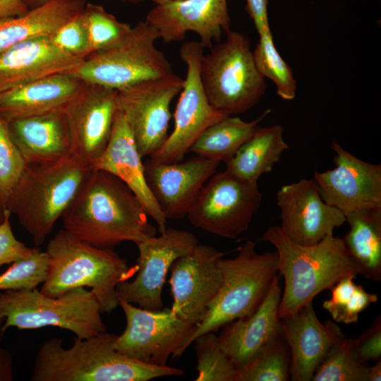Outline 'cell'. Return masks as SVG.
I'll use <instances>...</instances> for the list:
<instances>
[{
  "mask_svg": "<svg viewBox=\"0 0 381 381\" xmlns=\"http://www.w3.org/2000/svg\"><path fill=\"white\" fill-rule=\"evenodd\" d=\"M148 214L133 191L119 179L92 169L62 214L64 229L99 248L112 249L124 241L135 245L157 235Z\"/></svg>",
  "mask_w": 381,
  "mask_h": 381,
  "instance_id": "obj_1",
  "label": "cell"
},
{
  "mask_svg": "<svg viewBox=\"0 0 381 381\" xmlns=\"http://www.w3.org/2000/svg\"><path fill=\"white\" fill-rule=\"evenodd\" d=\"M117 335L106 331L89 338L75 337L70 348L62 339L54 337L44 342L36 355L32 381H147L182 375L174 367L139 362L117 351Z\"/></svg>",
  "mask_w": 381,
  "mask_h": 381,
  "instance_id": "obj_2",
  "label": "cell"
},
{
  "mask_svg": "<svg viewBox=\"0 0 381 381\" xmlns=\"http://www.w3.org/2000/svg\"><path fill=\"white\" fill-rule=\"evenodd\" d=\"M261 240L276 248L278 272L284 279L278 309L281 320L296 313L342 278L361 274L340 237L329 236L315 244L303 246L289 239L279 226H272Z\"/></svg>",
  "mask_w": 381,
  "mask_h": 381,
  "instance_id": "obj_3",
  "label": "cell"
},
{
  "mask_svg": "<svg viewBox=\"0 0 381 381\" xmlns=\"http://www.w3.org/2000/svg\"><path fill=\"white\" fill-rule=\"evenodd\" d=\"M49 259L47 277L40 290L58 296L71 289L90 288L102 313L119 306L117 285L129 280L138 271L112 249L99 248L60 229L49 240L45 251Z\"/></svg>",
  "mask_w": 381,
  "mask_h": 381,
  "instance_id": "obj_4",
  "label": "cell"
},
{
  "mask_svg": "<svg viewBox=\"0 0 381 381\" xmlns=\"http://www.w3.org/2000/svg\"><path fill=\"white\" fill-rule=\"evenodd\" d=\"M92 169L72 154L54 162L27 164L6 210L16 216L35 246L44 242Z\"/></svg>",
  "mask_w": 381,
  "mask_h": 381,
  "instance_id": "obj_5",
  "label": "cell"
},
{
  "mask_svg": "<svg viewBox=\"0 0 381 381\" xmlns=\"http://www.w3.org/2000/svg\"><path fill=\"white\" fill-rule=\"evenodd\" d=\"M277 258L276 251L258 253L255 243L250 240L239 246L235 258H221L218 265L222 284L197 325L190 345L202 334L216 332L226 324L253 314L277 275Z\"/></svg>",
  "mask_w": 381,
  "mask_h": 381,
  "instance_id": "obj_6",
  "label": "cell"
},
{
  "mask_svg": "<svg viewBox=\"0 0 381 381\" xmlns=\"http://www.w3.org/2000/svg\"><path fill=\"white\" fill-rule=\"evenodd\" d=\"M0 310L5 317L1 333L12 327L20 329L55 327L85 339L106 331L99 304L85 287L58 296H47L37 289L4 291L0 293Z\"/></svg>",
  "mask_w": 381,
  "mask_h": 381,
  "instance_id": "obj_7",
  "label": "cell"
},
{
  "mask_svg": "<svg viewBox=\"0 0 381 381\" xmlns=\"http://www.w3.org/2000/svg\"><path fill=\"white\" fill-rule=\"evenodd\" d=\"M203 55L200 66L201 83L210 104L218 111L234 115L244 113L260 101L267 90L243 34L234 30Z\"/></svg>",
  "mask_w": 381,
  "mask_h": 381,
  "instance_id": "obj_8",
  "label": "cell"
},
{
  "mask_svg": "<svg viewBox=\"0 0 381 381\" xmlns=\"http://www.w3.org/2000/svg\"><path fill=\"white\" fill-rule=\"evenodd\" d=\"M157 30L140 21L118 44L87 56L71 74L85 83L120 90L141 81L174 73L157 49Z\"/></svg>",
  "mask_w": 381,
  "mask_h": 381,
  "instance_id": "obj_9",
  "label": "cell"
},
{
  "mask_svg": "<svg viewBox=\"0 0 381 381\" xmlns=\"http://www.w3.org/2000/svg\"><path fill=\"white\" fill-rule=\"evenodd\" d=\"M126 326L117 335V351L131 359L167 365L169 357H180L190 346L196 325L177 317L169 309L150 310L119 299Z\"/></svg>",
  "mask_w": 381,
  "mask_h": 381,
  "instance_id": "obj_10",
  "label": "cell"
},
{
  "mask_svg": "<svg viewBox=\"0 0 381 381\" xmlns=\"http://www.w3.org/2000/svg\"><path fill=\"white\" fill-rule=\"evenodd\" d=\"M261 200L258 183L225 169L205 184L187 217L192 225L206 232L236 238L248 231Z\"/></svg>",
  "mask_w": 381,
  "mask_h": 381,
  "instance_id": "obj_11",
  "label": "cell"
},
{
  "mask_svg": "<svg viewBox=\"0 0 381 381\" xmlns=\"http://www.w3.org/2000/svg\"><path fill=\"white\" fill-rule=\"evenodd\" d=\"M183 79L171 75L148 79L117 90V107L123 115L142 157H150L164 145L172 100L183 88Z\"/></svg>",
  "mask_w": 381,
  "mask_h": 381,
  "instance_id": "obj_12",
  "label": "cell"
},
{
  "mask_svg": "<svg viewBox=\"0 0 381 381\" xmlns=\"http://www.w3.org/2000/svg\"><path fill=\"white\" fill-rule=\"evenodd\" d=\"M204 49L199 41H188L180 47L179 56L186 66V76L174 114V130L163 147L150 157L155 162L183 161L200 135L208 126L228 116L210 104L203 90L200 66Z\"/></svg>",
  "mask_w": 381,
  "mask_h": 381,
  "instance_id": "obj_13",
  "label": "cell"
},
{
  "mask_svg": "<svg viewBox=\"0 0 381 381\" xmlns=\"http://www.w3.org/2000/svg\"><path fill=\"white\" fill-rule=\"evenodd\" d=\"M198 243L193 233L167 227L160 235L136 244L139 254L137 274L132 281L117 285L119 299L150 310L163 309L162 290L171 265Z\"/></svg>",
  "mask_w": 381,
  "mask_h": 381,
  "instance_id": "obj_14",
  "label": "cell"
},
{
  "mask_svg": "<svg viewBox=\"0 0 381 381\" xmlns=\"http://www.w3.org/2000/svg\"><path fill=\"white\" fill-rule=\"evenodd\" d=\"M117 90L83 83L64 109L72 155L92 164L109 141L118 111Z\"/></svg>",
  "mask_w": 381,
  "mask_h": 381,
  "instance_id": "obj_15",
  "label": "cell"
},
{
  "mask_svg": "<svg viewBox=\"0 0 381 381\" xmlns=\"http://www.w3.org/2000/svg\"><path fill=\"white\" fill-rule=\"evenodd\" d=\"M335 168L315 171L313 179L322 199L344 215L381 208V165L366 162L332 141Z\"/></svg>",
  "mask_w": 381,
  "mask_h": 381,
  "instance_id": "obj_16",
  "label": "cell"
},
{
  "mask_svg": "<svg viewBox=\"0 0 381 381\" xmlns=\"http://www.w3.org/2000/svg\"><path fill=\"white\" fill-rule=\"evenodd\" d=\"M223 256L215 248L198 243L174 261L170 269V309L180 319L196 326L202 320L222 284L218 262Z\"/></svg>",
  "mask_w": 381,
  "mask_h": 381,
  "instance_id": "obj_17",
  "label": "cell"
},
{
  "mask_svg": "<svg viewBox=\"0 0 381 381\" xmlns=\"http://www.w3.org/2000/svg\"><path fill=\"white\" fill-rule=\"evenodd\" d=\"M283 232L294 243L310 246L346 222L345 215L321 198L315 179H302L282 186L276 195Z\"/></svg>",
  "mask_w": 381,
  "mask_h": 381,
  "instance_id": "obj_18",
  "label": "cell"
},
{
  "mask_svg": "<svg viewBox=\"0 0 381 381\" xmlns=\"http://www.w3.org/2000/svg\"><path fill=\"white\" fill-rule=\"evenodd\" d=\"M145 21L166 43L181 42L187 32H193L208 49L231 30L227 0H171L153 7Z\"/></svg>",
  "mask_w": 381,
  "mask_h": 381,
  "instance_id": "obj_19",
  "label": "cell"
},
{
  "mask_svg": "<svg viewBox=\"0 0 381 381\" xmlns=\"http://www.w3.org/2000/svg\"><path fill=\"white\" fill-rule=\"evenodd\" d=\"M220 162L196 156L186 161L144 164L147 185L167 219L187 214Z\"/></svg>",
  "mask_w": 381,
  "mask_h": 381,
  "instance_id": "obj_20",
  "label": "cell"
},
{
  "mask_svg": "<svg viewBox=\"0 0 381 381\" xmlns=\"http://www.w3.org/2000/svg\"><path fill=\"white\" fill-rule=\"evenodd\" d=\"M131 131L118 110L109 141L101 156L92 164L93 169L107 171L122 181L135 195L148 216L162 233L167 218L155 200L145 179V167Z\"/></svg>",
  "mask_w": 381,
  "mask_h": 381,
  "instance_id": "obj_21",
  "label": "cell"
},
{
  "mask_svg": "<svg viewBox=\"0 0 381 381\" xmlns=\"http://www.w3.org/2000/svg\"><path fill=\"white\" fill-rule=\"evenodd\" d=\"M85 58L59 49L51 36L28 40L0 54V93L59 73H70Z\"/></svg>",
  "mask_w": 381,
  "mask_h": 381,
  "instance_id": "obj_22",
  "label": "cell"
},
{
  "mask_svg": "<svg viewBox=\"0 0 381 381\" xmlns=\"http://www.w3.org/2000/svg\"><path fill=\"white\" fill-rule=\"evenodd\" d=\"M282 320L291 351L292 381H311L329 350L346 336L334 322L322 324L310 302Z\"/></svg>",
  "mask_w": 381,
  "mask_h": 381,
  "instance_id": "obj_23",
  "label": "cell"
},
{
  "mask_svg": "<svg viewBox=\"0 0 381 381\" xmlns=\"http://www.w3.org/2000/svg\"><path fill=\"white\" fill-rule=\"evenodd\" d=\"M282 296L278 274L256 310L224 325L218 336L224 352L237 370L255 356L282 328L278 317Z\"/></svg>",
  "mask_w": 381,
  "mask_h": 381,
  "instance_id": "obj_24",
  "label": "cell"
},
{
  "mask_svg": "<svg viewBox=\"0 0 381 381\" xmlns=\"http://www.w3.org/2000/svg\"><path fill=\"white\" fill-rule=\"evenodd\" d=\"M7 123L13 140L28 164L54 162L72 154L64 111L14 119Z\"/></svg>",
  "mask_w": 381,
  "mask_h": 381,
  "instance_id": "obj_25",
  "label": "cell"
},
{
  "mask_svg": "<svg viewBox=\"0 0 381 381\" xmlns=\"http://www.w3.org/2000/svg\"><path fill=\"white\" fill-rule=\"evenodd\" d=\"M83 81L59 73L0 93V116L5 120L64 111Z\"/></svg>",
  "mask_w": 381,
  "mask_h": 381,
  "instance_id": "obj_26",
  "label": "cell"
},
{
  "mask_svg": "<svg viewBox=\"0 0 381 381\" xmlns=\"http://www.w3.org/2000/svg\"><path fill=\"white\" fill-rule=\"evenodd\" d=\"M85 5V0H51L22 16L0 19V54L24 41L52 36Z\"/></svg>",
  "mask_w": 381,
  "mask_h": 381,
  "instance_id": "obj_27",
  "label": "cell"
},
{
  "mask_svg": "<svg viewBox=\"0 0 381 381\" xmlns=\"http://www.w3.org/2000/svg\"><path fill=\"white\" fill-rule=\"evenodd\" d=\"M281 125L258 126L233 157L226 169L246 181L258 183L264 174L272 171L282 154L289 148Z\"/></svg>",
  "mask_w": 381,
  "mask_h": 381,
  "instance_id": "obj_28",
  "label": "cell"
},
{
  "mask_svg": "<svg viewBox=\"0 0 381 381\" xmlns=\"http://www.w3.org/2000/svg\"><path fill=\"white\" fill-rule=\"evenodd\" d=\"M349 231L342 238L364 277L381 280V208L365 209L345 215Z\"/></svg>",
  "mask_w": 381,
  "mask_h": 381,
  "instance_id": "obj_29",
  "label": "cell"
},
{
  "mask_svg": "<svg viewBox=\"0 0 381 381\" xmlns=\"http://www.w3.org/2000/svg\"><path fill=\"white\" fill-rule=\"evenodd\" d=\"M271 110L267 109L251 121L228 115L208 126L190 147L196 156L227 162L253 134Z\"/></svg>",
  "mask_w": 381,
  "mask_h": 381,
  "instance_id": "obj_30",
  "label": "cell"
},
{
  "mask_svg": "<svg viewBox=\"0 0 381 381\" xmlns=\"http://www.w3.org/2000/svg\"><path fill=\"white\" fill-rule=\"evenodd\" d=\"M291 351L283 326L250 361L237 370L236 381H289Z\"/></svg>",
  "mask_w": 381,
  "mask_h": 381,
  "instance_id": "obj_31",
  "label": "cell"
},
{
  "mask_svg": "<svg viewBox=\"0 0 381 381\" xmlns=\"http://www.w3.org/2000/svg\"><path fill=\"white\" fill-rule=\"evenodd\" d=\"M368 365L357 355L352 338H343L327 352L311 381H368Z\"/></svg>",
  "mask_w": 381,
  "mask_h": 381,
  "instance_id": "obj_32",
  "label": "cell"
},
{
  "mask_svg": "<svg viewBox=\"0 0 381 381\" xmlns=\"http://www.w3.org/2000/svg\"><path fill=\"white\" fill-rule=\"evenodd\" d=\"M253 54L259 73L274 83L277 94L284 100H293L296 97L297 83L292 69L277 50L270 28L259 34V41Z\"/></svg>",
  "mask_w": 381,
  "mask_h": 381,
  "instance_id": "obj_33",
  "label": "cell"
},
{
  "mask_svg": "<svg viewBox=\"0 0 381 381\" xmlns=\"http://www.w3.org/2000/svg\"><path fill=\"white\" fill-rule=\"evenodd\" d=\"M356 277L347 276L329 289L331 296L322 303L336 322H357L359 314L377 301L376 294L367 292L362 286L354 283Z\"/></svg>",
  "mask_w": 381,
  "mask_h": 381,
  "instance_id": "obj_34",
  "label": "cell"
},
{
  "mask_svg": "<svg viewBox=\"0 0 381 381\" xmlns=\"http://www.w3.org/2000/svg\"><path fill=\"white\" fill-rule=\"evenodd\" d=\"M197 358L196 381H236L237 368L222 350L218 336L207 332L193 341Z\"/></svg>",
  "mask_w": 381,
  "mask_h": 381,
  "instance_id": "obj_35",
  "label": "cell"
},
{
  "mask_svg": "<svg viewBox=\"0 0 381 381\" xmlns=\"http://www.w3.org/2000/svg\"><path fill=\"white\" fill-rule=\"evenodd\" d=\"M82 13L92 52L118 44L131 30L128 24L118 20L101 5L87 4Z\"/></svg>",
  "mask_w": 381,
  "mask_h": 381,
  "instance_id": "obj_36",
  "label": "cell"
},
{
  "mask_svg": "<svg viewBox=\"0 0 381 381\" xmlns=\"http://www.w3.org/2000/svg\"><path fill=\"white\" fill-rule=\"evenodd\" d=\"M49 259L45 251L32 248L25 257L13 262L0 274V290H30L37 289L47 279Z\"/></svg>",
  "mask_w": 381,
  "mask_h": 381,
  "instance_id": "obj_37",
  "label": "cell"
},
{
  "mask_svg": "<svg viewBox=\"0 0 381 381\" xmlns=\"http://www.w3.org/2000/svg\"><path fill=\"white\" fill-rule=\"evenodd\" d=\"M27 162L13 140L7 121L0 116V200L4 209Z\"/></svg>",
  "mask_w": 381,
  "mask_h": 381,
  "instance_id": "obj_38",
  "label": "cell"
},
{
  "mask_svg": "<svg viewBox=\"0 0 381 381\" xmlns=\"http://www.w3.org/2000/svg\"><path fill=\"white\" fill-rule=\"evenodd\" d=\"M82 11L61 25L51 37L64 52L85 58L92 50Z\"/></svg>",
  "mask_w": 381,
  "mask_h": 381,
  "instance_id": "obj_39",
  "label": "cell"
},
{
  "mask_svg": "<svg viewBox=\"0 0 381 381\" xmlns=\"http://www.w3.org/2000/svg\"><path fill=\"white\" fill-rule=\"evenodd\" d=\"M10 217L11 213L6 210L4 219L0 224V267L27 256L32 250L14 236Z\"/></svg>",
  "mask_w": 381,
  "mask_h": 381,
  "instance_id": "obj_40",
  "label": "cell"
},
{
  "mask_svg": "<svg viewBox=\"0 0 381 381\" xmlns=\"http://www.w3.org/2000/svg\"><path fill=\"white\" fill-rule=\"evenodd\" d=\"M353 348L358 357L368 363L381 357V320L377 316L372 325L356 338H352Z\"/></svg>",
  "mask_w": 381,
  "mask_h": 381,
  "instance_id": "obj_41",
  "label": "cell"
},
{
  "mask_svg": "<svg viewBox=\"0 0 381 381\" xmlns=\"http://www.w3.org/2000/svg\"><path fill=\"white\" fill-rule=\"evenodd\" d=\"M268 0H246V9L253 20L258 35L270 28L267 16Z\"/></svg>",
  "mask_w": 381,
  "mask_h": 381,
  "instance_id": "obj_42",
  "label": "cell"
},
{
  "mask_svg": "<svg viewBox=\"0 0 381 381\" xmlns=\"http://www.w3.org/2000/svg\"><path fill=\"white\" fill-rule=\"evenodd\" d=\"M5 317L0 310V328ZM13 380V361L10 353L0 347V381H11Z\"/></svg>",
  "mask_w": 381,
  "mask_h": 381,
  "instance_id": "obj_43",
  "label": "cell"
},
{
  "mask_svg": "<svg viewBox=\"0 0 381 381\" xmlns=\"http://www.w3.org/2000/svg\"><path fill=\"white\" fill-rule=\"evenodd\" d=\"M29 10L22 0H0V19L22 16Z\"/></svg>",
  "mask_w": 381,
  "mask_h": 381,
  "instance_id": "obj_44",
  "label": "cell"
},
{
  "mask_svg": "<svg viewBox=\"0 0 381 381\" xmlns=\"http://www.w3.org/2000/svg\"><path fill=\"white\" fill-rule=\"evenodd\" d=\"M381 380V360L375 361V364L368 367V381Z\"/></svg>",
  "mask_w": 381,
  "mask_h": 381,
  "instance_id": "obj_45",
  "label": "cell"
},
{
  "mask_svg": "<svg viewBox=\"0 0 381 381\" xmlns=\"http://www.w3.org/2000/svg\"><path fill=\"white\" fill-rule=\"evenodd\" d=\"M29 9L39 7L51 0H22Z\"/></svg>",
  "mask_w": 381,
  "mask_h": 381,
  "instance_id": "obj_46",
  "label": "cell"
},
{
  "mask_svg": "<svg viewBox=\"0 0 381 381\" xmlns=\"http://www.w3.org/2000/svg\"><path fill=\"white\" fill-rule=\"evenodd\" d=\"M6 210L4 208L0 200V224L3 222Z\"/></svg>",
  "mask_w": 381,
  "mask_h": 381,
  "instance_id": "obj_47",
  "label": "cell"
},
{
  "mask_svg": "<svg viewBox=\"0 0 381 381\" xmlns=\"http://www.w3.org/2000/svg\"><path fill=\"white\" fill-rule=\"evenodd\" d=\"M109 1H125V2L132 3V4H138V3H140L143 1L144 0H109Z\"/></svg>",
  "mask_w": 381,
  "mask_h": 381,
  "instance_id": "obj_48",
  "label": "cell"
},
{
  "mask_svg": "<svg viewBox=\"0 0 381 381\" xmlns=\"http://www.w3.org/2000/svg\"><path fill=\"white\" fill-rule=\"evenodd\" d=\"M151 1L154 2L156 5H159V4H165L171 0H151Z\"/></svg>",
  "mask_w": 381,
  "mask_h": 381,
  "instance_id": "obj_49",
  "label": "cell"
}]
</instances>
